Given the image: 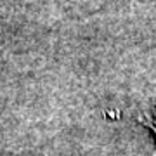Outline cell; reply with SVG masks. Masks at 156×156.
<instances>
[{"label": "cell", "instance_id": "6da1fadb", "mask_svg": "<svg viewBox=\"0 0 156 156\" xmlns=\"http://www.w3.org/2000/svg\"><path fill=\"white\" fill-rule=\"evenodd\" d=\"M139 122L144 125L146 128H149L153 135H154V140H156V106H153L149 111H144L142 115L139 116ZM151 156H156V147L153 151V154Z\"/></svg>", "mask_w": 156, "mask_h": 156}]
</instances>
